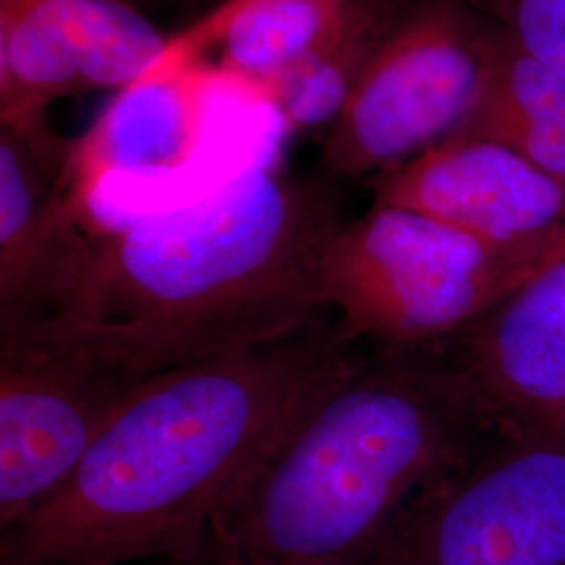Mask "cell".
Wrapping results in <instances>:
<instances>
[{"mask_svg": "<svg viewBox=\"0 0 565 565\" xmlns=\"http://www.w3.org/2000/svg\"><path fill=\"white\" fill-rule=\"evenodd\" d=\"M315 324L151 375L63 484L0 530V565H130L195 553L224 503L359 356Z\"/></svg>", "mask_w": 565, "mask_h": 565, "instance_id": "cell-1", "label": "cell"}, {"mask_svg": "<svg viewBox=\"0 0 565 565\" xmlns=\"http://www.w3.org/2000/svg\"><path fill=\"white\" fill-rule=\"evenodd\" d=\"M340 207L329 181L245 170L198 202L82 235L55 308L30 323L142 377L289 340L324 308Z\"/></svg>", "mask_w": 565, "mask_h": 565, "instance_id": "cell-2", "label": "cell"}, {"mask_svg": "<svg viewBox=\"0 0 565 565\" xmlns=\"http://www.w3.org/2000/svg\"><path fill=\"white\" fill-rule=\"evenodd\" d=\"M492 427L443 356L359 359L216 515L243 565L373 555L406 509L467 463Z\"/></svg>", "mask_w": 565, "mask_h": 565, "instance_id": "cell-3", "label": "cell"}, {"mask_svg": "<svg viewBox=\"0 0 565 565\" xmlns=\"http://www.w3.org/2000/svg\"><path fill=\"white\" fill-rule=\"evenodd\" d=\"M546 239L494 247L419 212L373 203L361 218L342 221L324 247V308L338 312L348 343L425 350L455 338L545 266Z\"/></svg>", "mask_w": 565, "mask_h": 565, "instance_id": "cell-4", "label": "cell"}, {"mask_svg": "<svg viewBox=\"0 0 565 565\" xmlns=\"http://www.w3.org/2000/svg\"><path fill=\"white\" fill-rule=\"evenodd\" d=\"M488 42L452 2L390 25L327 128V177H380L448 139L478 99Z\"/></svg>", "mask_w": 565, "mask_h": 565, "instance_id": "cell-5", "label": "cell"}, {"mask_svg": "<svg viewBox=\"0 0 565 565\" xmlns=\"http://www.w3.org/2000/svg\"><path fill=\"white\" fill-rule=\"evenodd\" d=\"M501 438L406 509L380 565H565V443Z\"/></svg>", "mask_w": 565, "mask_h": 565, "instance_id": "cell-6", "label": "cell"}, {"mask_svg": "<svg viewBox=\"0 0 565 565\" xmlns=\"http://www.w3.org/2000/svg\"><path fill=\"white\" fill-rule=\"evenodd\" d=\"M147 380L44 324H0V530L72 476Z\"/></svg>", "mask_w": 565, "mask_h": 565, "instance_id": "cell-7", "label": "cell"}, {"mask_svg": "<svg viewBox=\"0 0 565 565\" xmlns=\"http://www.w3.org/2000/svg\"><path fill=\"white\" fill-rule=\"evenodd\" d=\"M450 342L446 361L490 425L507 436L565 443V256Z\"/></svg>", "mask_w": 565, "mask_h": 565, "instance_id": "cell-8", "label": "cell"}, {"mask_svg": "<svg viewBox=\"0 0 565 565\" xmlns=\"http://www.w3.org/2000/svg\"><path fill=\"white\" fill-rule=\"evenodd\" d=\"M375 203L419 212L494 247L546 239L565 221V182L497 142L445 139L375 177Z\"/></svg>", "mask_w": 565, "mask_h": 565, "instance_id": "cell-9", "label": "cell"}, {"mask_svg": "<svg viewBox=\"0 0 565 565\" xmlns=\"http://www.w3.org/2000/svg\"><path fill=\"white\" fill-rule=\"evenodd\" d=\"M65 166L0 126V324L46 317L82 239Z\"/></svg>", "mask_w": 565, "mask_h": 565, "instance_id": "cell-10", "label": "cell"}, {"mask_svg": "<svg viewBox=\"0 0 565 565\" xmlns=\"http://www.w3.org/2000/svg\"><path fill=\"white\" fill-rule=\"evenodd\" d=\"M202 121L198 67L160 82L121 90L118 99L76 147L63 172V191L74 210L107 172L172 168L193 149Z\"/></svg>", "mask_w": 565, "mask_h": 565, "instance_id": "cell-11", "label": "cell"}, {"mask_svg": "<svg viewBox=\"0 0 565 565\" xmlns=\"http://www.w3.org/2000/svg\"><path fill=\"white\" fill-rule=\"evenodd\" d=\"M448 139L497 142L565 182V74L490 39L478 99Z\"/></svg>", "mask_w": 565, "mask_h": 565, "instance_id": "cell-12", "label": "cell"}, {"mask_svg": "<svg viewBox=\"0 0 565 565\" xmlns=\"http://www.w3.org/2000/svg\"><path fill=\"white\" fill-rule=\"evenodd\" d=\"M354 0H254L224 21L212 49L226 76L256 95L281 78L348 20Z\"/></svg>", "mask_w": 565, "mask_h": 565, "instance_id": "cell-13", "label": "cell"}, {"mask_svg": "<svg viewBox=\"0 0 565 565\" xmlns=\"http://www.w3.org/2000/svg\"><path fill=\"white\" fill-rule=\"evenodd\" d=\"M81 67L88 90H126L168 41L130 0H30Z\"/></svg>", "mask_w": 565, "mask_h": 565, "instance_id": "cell-14", "label": "cell"}, {"mask_svg": "<svg viewBox=\"0 0 565 565\" xmlns=\"http://www.w3.org/2000/svg\"><path fill=\"white\" fill-rule=\"evenodd\" d=\"M387 28L385 0H354L348 20L329 41L258 95L275 109L287 132L329 128Z\"/></svg>", "mask_w": 565, "mask_h": 565, "instance_id": "cell-15", "label": "cell"}, {"mask_svg": "<svg viewBox=\"0 0 565 565\" xmlns=\"http://www.w3.org/2000/svg\"><path fill=\"white\" fill-rule=\"evenodd\" d=\"M88 93L81 67L30 0H0V121L32 135L57 99Z\"/></svg>", "mask_w": 565, "mask_h": 565, "instance_id": "cell-16", "label": "cell"}, {"mask_svg": "<svg viewBox=\"0 0 565 565\" xmlns=\"http://www.w3.org/2000/svg\"><path fill=\"white\" fill-rule=\"evenodd\" d=\"M484 2L522 51L565 74V0Z\"/></svg>", "mask_w": 565, "mask_h": 565, "instance_id": "cell-17", "label": "cell"}, {"mask_svg": "<svg viewBox=\"0 0 565 565\" xmlns=\"http://www.w3.org/2000/svg\"><path fill=\"white\" fill-rule=\"evenodd\" d=\"M249 2H254V0H223L214 9H210L203 18L193 21L189 28H184L181 34L172 36L168 41V46H166L160 61L142 76L141 84L163 81V78L179 74L182 70L198 65L203 53L207 49H212L214 39L218 34V30L223 28L224 21L233 18L242 7Z\"/></svg>", "mask_w": 565, "mask_h": 565, "instance_id": "cell-18", "label": "cell"}, {"mask_svg": "<svg viewBox=\"0 0 565 565\" xmlns=\"http://www.w3.org/2000/svg\"><path fill=\"white\" fill-rule=\"evenodd\" d=\"M130 565H242V562L235 557V553L224 545L223 541L212 532L210 539L205 541L202 548H198L191 555L184 557H174V559H156V562H145V564Z\"/></svg>", "mask_w": 565, "mask_h": 565, "instance_id": "cell-19", "label": "cell"}, {"mask_svg": "<svg viewBox=\"0 0 565 565\" xmlns=\"http://www.w3.org/2000/svg\"><path fill=\"white\" fill-rule=\"evenodd\" d=\"M565 256V221L546 239V263Z\"/></svg>", "mask_w": 565, "mask_h": 565, "instance_id": "cell-20", "label": "cell"}, {"mask_svg": "<svg viewBox=\"0 0 565 565\" xmlns=\"http://www.w3.org/2000/svg\"><path fill=\"white\" fill-rule=\"evenodd\" d=\"M377 551H380V548H377ZM377 551H375L373 555H363V557H350V559H331V562H315V564L302 565H380V559H377Z\"/></svg>", "mask_w": 565, "mask_h": 565, "instance_id": "cell-21", "label": "cell"}, {"mask_svg": "<svg viewBox=\"0 0 565 565\" xmlns=\"http://www.w3.org/2000/svg\"><path fill=\"white\" fill-rule=\"evenodd\" d=\"M130 2H132V0H130Z\"/></svg>", "mask_w": 565, "mask_h": 565, "instance_id": "cell-22", "label": "cell"}]
</instances>
